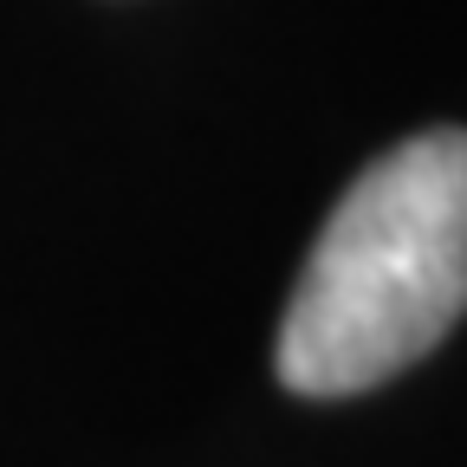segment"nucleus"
Wrapping results in <instances>:
<instances>
[{
	"label": "nucleus",
	"mask_w": 467,
	"mask_h": 467,
	"mask_svg": "<svg viewBox=\"0 0 467 467\" xmlns=\"http://www.w3.org/2000/svg\"><path fill=\"white\" fill-rule=\"evenodd\" d=\"M467 318V130L383 150L337 195L285 299L273 370L292 396H358Z\"/></svg>",
	"instance_id": "nucleus-1"
}]
</instances>
